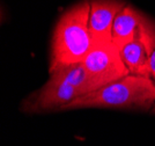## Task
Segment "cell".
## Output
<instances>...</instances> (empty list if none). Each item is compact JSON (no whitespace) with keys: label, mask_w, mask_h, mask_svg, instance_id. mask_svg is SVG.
<instances>
[{"label":"cell","mask_w":155,"mask_h":146,"mask_svg":"<svg viewBox=\"0 0 155 146\" xmlns=\"http://www.w3.org/2000/svg\"><path fill=\"white\" fill-rule=\"evenodd\" d=\"M155 106V80L150 76H129L77 97L61 111L86 108H109L148 111Z\"/></svg>","instance_id":"cell-1"},{"label":"cell","mask_w":155,"mask_h":146,"mask_svg":"<svg viewBox=\"0 0 155 146\" xmlns=\"http://www.w3.org/2000/svg\"><path fill=\"white\" fill-rule=\"evenodd\" d=\"M89 13V0H81L61 14L53 30L49 72L82 63L88 55L93 48Z\"/></svg>","instance_id":"cell-2"},{"label":"cell","mask_w":155,"mask_h":146,"mask_svg":"<svg viewBox=\"0 0 155 146\" xmlns=\"http://www.w3.org/2000/svg\"><path fill=\"white\" fill-rule=\"evenodd\" d=\"M82 93L71 83L57 78L49 76L38 90L23 100L21 110L26 114H45L61 111L66 104L74 101Z\"/></svg>","instance_id":"cell-3"},{"label":"cell","mask_w":155,"mask_h":146,"mask_svg":"<svg viewBox=\"0 0 155 146\" xmlns=\"http://www.w3.org/2000/svg\"><path fill=\"white\" fill-rule=\"evenodd\" d=\"M82 64L100 88L130 74L120 50L112 42L108 44H93Z\"/></svg>","instance_id":"cell-4"},{"label":"cell","mask_w":155,"mask_h":146,"mask_svg":"<svg viewBox=\"0 0 155 146\" xmlns=\"http://www.w3.org/2000/svg\"><path fill=\"white\" fill-rule=\"evenodd\" d=\"M89 2V29L93 44L111 43L115 20L126 2L123 0H91Z\"/></svg>","instance_id":"cell-5"},{"label":"cell","mask_w":155,"mask_h":146,"mask_svg":"<svg viewBox=\"0 0 155 146\" xmlns=\"http://www.w3.org/2000/svg\"><path fill=\"white\" fill-rule=\"evenodd\" d=\"M142 14L137 8L126 4L117 15L112 28V43L119 50L136 39V32Z\"/></svg>","instance_id":"cell-6"},{"label":"cell","mask_w":155,"mask_h":146,"mask_svg":"<svg viewBox=\"0 0 155 146\" xmlns=\"http://www.w3.org/2000/svg\"><path fill=\"white\" fill-rule=\"evenodd\" d=\"M49 73L52 78H57L71 83L72 86H74L82 93V95L100 88V86L93 79L91 73L87 71L82 63L61 66Z\"/></svg>","instance_id":"cell-7"},{"label":"cell","mask_w":155,"mask_h":146,"mask_svg":"<svg viewBox=\"0 0 155 146\" xmlns=\"http://www.w3.org/2000/svg\"><path fill=\"white\" fill-rule=\"evenodd\" d=\"M120 55H122V58L129 70L130 74L150 76L148 69L149 56L145 46L139 41L136 39L125 45L120 50Z\"/></svg>","instance_id":"cell-8"},{"label":"cell","mask_w":155,"mask_h":146,"mask_svg":"<svg viewBox=\"0 0 155 146\" xmlns=\"http://www.w3.org/2000/svg\"><path fill=\"white\" fill-rule=\"evenodd\" d=\"M136 39L145 46L148 56L153 53V51L155 50V21L145 14H142L137 28Z\"/></svg>","instance_id":"cell-9"},{"label":"cell","mask_w":155,"mask_h":146,"mask_svg":"<svg viewBox=\"0 0 155 146\" xmlns=\"http://www.w3.org/2000/svg\"><path fill=\"white\" fill-rule=\"evenodd\" d=\"M148 69H149V73H150V76H152L153 79H155V50L153 51V53L149 56Z\"/></svg>","instance_id":"cell-10"},{"label":"cell","mask_w":155,"mask_h":146,"mask_svg":"<svg viewBox=\"0 0 155 146\" xmlns=\"http://www.w3.org/2000/svg\"><path fill=\"white\" fill-rule=\"evenodd\" d=\"M152 113H153V114H154V115H155V106H154V108L152 109Z\"/></svg>","instance_id":"cell-11"},{"label":"cell","mask_w":155,"mask_h":146,"mask_svg":"<svg viewBox=\"0 0 155 146\" xmlns=\"http://www.w3.org/2000/svg\"><path fill=\"white\" fill-rule=\"evenodd\" d=\"M154 80H155V79H154Z\"/></svg>","instance_id":"cell-12"}]
</instances>
